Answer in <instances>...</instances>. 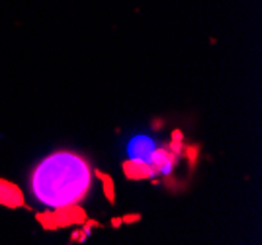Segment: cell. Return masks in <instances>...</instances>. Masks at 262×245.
<instances>
[{
	"mask_svg": "<svg viewBox=\"0 0 262 245\" xmlns=\"http://www.w3.org/2000/svg\"><path fill=\"white\" fill-rule=\"evenodd\" d=\"M94 187L90 161L71 149L45 155L30 175V194L43 210L69 212L78 208Z\"/></svg>",
	"mask_w": 262,
	"mask_h": 245,
	"instance_id": "cell-1",
	"label": "cell"
},
{
	"mask_svg": "<svg viewBox=\"0 0 262 245\" xmlns=\"http://www.w3.org/2000/svg\"><path fill=\"white\" fill-rule=\"evenodd\" d=\"M127 171L137 177H168L176 165V153L157 135L139 132L125 144Z\"/></svg>",
	"mask_w": 262,
	"mask_h": 245,
	"instance_id": "cell-2",
	"label": "cell"
}]
</instances>
